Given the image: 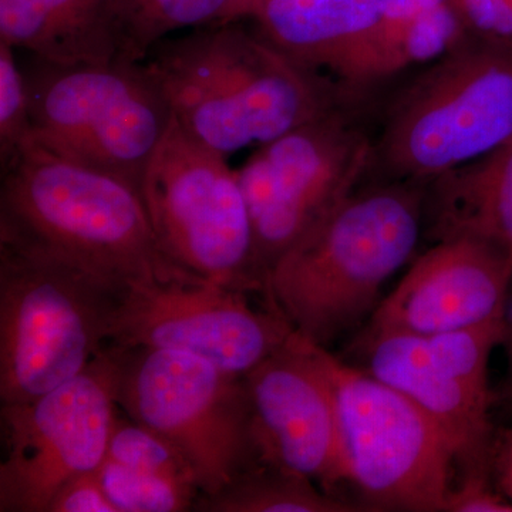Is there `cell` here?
<instances>
[{"label": "cell", "mask_w": 512, "mask_h": 512, "mask_svg": "<svg viewBox=\"0 0 512 512\" xmlns=\"http://www.w3.org/2000/svg\"><path fill=\"white\" fill-rule=\"evenodd\" d=\"M335 394L345 481L380 510L446 511L457 453L409 397L320 346Z\"/></svg>", "instance_id": "obj_9"}, {"label": "cell", "mask_w": 512, "mask_h": 512, "mask_svg": "<svg viewBox=\"0 0 512 512\" xmlns=\"http://www.w3.org/2000/svg\"><path fill=\"white\" fill-rule=\"evenodd\" d=\"M123 60L141 63L167 37L254 19L258 0H111Z\"/></svg>", "instance_id": "obj_20"}, {"label": "cell", "mask_w": 512, "mask_h": 512, "mask_svg": "<svg viewBox=\"0 0 512 512\" xmlns=\"http://www.w3.org/2000/svg\"><path fill=\"white\" fill-rule=\"evenodd\" d=\"M141 66L181 128L225 158L339 110L322 74L241 22L167 37Z\"/></svg>", "instance_id": "obj_1"}, {"label": "cell", "mask_w": 512, "mask_h": 512, "mask_svg": "<svg viewBox=\"0 0 512 512\" xmlns=\"http://www.w3.org/2000/svg\"><path fill=\"white\" fill-rule=\"evenodd\" d=\"M117 404L190 461L200 495L256 466L244 377L177 350L106 346Z\"/></svg>", "instance_id": "obj_6"}, {"label": "cell", "mask_w": 512, "mask_h": 512, "mask_svg": "<svg viewBox=\"0 0 512 512\" xmlns=\"http://www.w3.org/2000/svg\"><path fill=\"white\" fill-rule=\"evenodd\" d=\"M0 241L63 259L123 291L201 282L164 254L138 188L36 146L2 167Z\"/></svg>", "instance_id": "obj_2"}, {"label": "cell", "mask_w": 512, "mask_h": 512, "mask_svg": "<svg viewBox=\"0 0 512 512\" xmlns=\"http://www.w3.org/2000/svg\"><path fill=\"white\" fill-rule=\"evenodd\" d=\"M25 77L30 146L114 175L140 191L173 120L141 63L57 66L36 60Z\"/></svg>", "instance_id": "obj_5"}, {"label": "cell", "mask_w": 512, "mask_h": 512, "mask_svg": "<svg viewBox=\"0 0 512 512\" xmlns=\"http://www.w3.org/2000/svg\"><path fill=\"white\" fill-rule=\"evenodd\" d=\"M49 512H117L101 484L99 471L74 477L57 493Z\"/></svg>", "instance_id": "obj_27"}, {"label": "cell", "mask_w": 512, "mask_h": 512, "mask_svg": "<svg viewBox=\"0 0 512 512\" xmlns=\"http://www.w3.org/2000/svg\"><path fill=\"white\" fill-rule=\"evenodd\" d=\"M293 332L274 308H252L245 292L210 282L175 281L127 289L107 346L177 350L244 377Z\"/></svg>", "instance_id": "obj_12"}, {"label": "cell", "mask_w": 512, "mask_h": 512, "mask_svg": "<svg viewBox=\"0 0 512 512\" xmlns=\"http://www.w3.org/2000/svg\"><path fill=\"white\" fill-rule=\"evenodd\" d=\"M262 0H258L259 5H261Z\"/></svg>", "instance_id": "obj_32"}, {"label": "cell", "mask_w": 512, "mask_h": 512, "mask_svg": "<svg viewBox=\"0 0 512 512\" xmlns=\"http://www.w3.org/2000/svg\"><path fill=\"white\" fill-rule=\"evenodd\" d=\"M434 181L437 237L478 239L512 262V138Z\"/></svg>", "instance_id": "obj_18"}, {"label": "cell", "mask_w": 512, "mask_h": 512, "mask_svg": "<svg viewBox=\"0 0 512 512\" xmlns=\"http://www.w3.org/2000/svg\"><path fill=\"white\" fill-rule=\"evenodd\" d=\"M106 458L131 470L168 478L200 490L194 468L187 457L157 431L130 417H117Z\"/></svg>", "instance_id": "obj_23"}, {"label": "cell", "mask_w": 512, "mask_h": 512, "mask_svg": "<svg viewBox=\"0 0 512 512\" xmlns=\"http://www.w3.org/2000/svg\"><path fill=\"white\" fill-rule=\"evenodd\" d=\"M140 194L160 247L177 268L195 281L265 292L237 171L174 117L144 171Z\"/></svg>", "instance_id": "obj_8"}, {"label": "cell", "mask_w": 512, "mask_h": 512, "mask_svg": "<svg viewBox=\"0 0 512 512\" xmlns=\"http://www.w3.org/2000/svg\"><path fill=\"white\" fill-rule=\"evenodd\" d=\"M370 158V141L338 110L262 144L239 168L265 282L269 268L355 192Z\"/></svg>", "instance_id": "obj_11"}, {"label": "cell", "mask_w": 512, "mask_h": 512, "mask_svg": "<svg viewBox=\"0 0 512 512\" xmlns=\"http://www.w3.org/2000/svg\"><path fill=\"white\" fill-rule=\"evenodd\" d=\"M256 461L318 481H345L332 383L320 345L293 332L244 376Z\"/></svg>", "instance_id": "obj_13"}, {"label": "cell", "mask_w": 512, "mask_h": 512, "mask_svg": "<svg viewBox=\"0 0 512 512\" xmlns=\"http://www.w3.org/2000/svg\"><path fill=\"white\" fill-rule=\"evenodd\" d=\"M32 126L25 72L15 49L0 42V165L5 167L30 146Z\"/></svg>", "instance_id": "obj_25"}, {"label": "cell", "mask_w": 512, "mask_h": 512, "mask_svg": "<svg viewBox=\"0 0 512 512\" xmlns=\"http://www.w3.org/2000/svg\"><path fill=\"white\" fill-rule=\"evenodd\" d=\"M100 276L0 241V404L30 402L89 367L121 295Z\"/></svg>", "instance_id": "obj_4"}, {"label": "cell", "mask_w": 512, "mask_h": 512, "mask_svg": "<svg viewBox=\"0 0 512 512\" xmlns=\"http://www.w3.org/2000/svg\"><path fill=\"white\" fill-rule=\"evenodd\" d=\"M444 2H446V0H383L375 28L370 30L369 35L345 57V60L355 55L359 50L382 42V40L387 39V37L406 28L407 25H410V23L414 22L419 16L423 15V13H426L427 10L436 8V6ZM345 60H343V62H345ZM338 67H336V69H338Z\"/></svg>", "instance_id": "obj_28"}, {"label": "cell", "mask_w": 512, "mask_h": 512, "mask_svg": "<svg viewBox=\"0 0 512 512\" xmlns=\"http://www.w3.org/2000/svg\"><path fill=\"white\" fill-rule=\"evenodd\" d=\"M0 42L57 66L123 60L111 0H0Z\"/></svg>", "instance_id": "obj_16"}, {"label": "cell", "mask_w": 512, "mask_h": 512, "mask_svg": "<svg viewBox=\"0 0 512 512\" xmlns=\"http://www.w3.org/2000/svg\"><path fill=\"white\" fill-rule=\"evenodd\" d=\"M119 409L106 348L50 392L2 404L0 512H49L64 485L103 463Z\"/></svg>", "instance_id": "obj_10"}, {"label": "cell", "mask_w": 512, "mask_h": 512, "mask_svg": "<svg viewBox=\"0 0 512 512\" xmlns=\"http://www.w3.org/2000/svg\"><path fill=\"white\" fill-rule=\"evenodd\" d=\"M446 511L512 512V501L494 493L485 483L484 474H467L463 484L451 491Z\"/></svg>", "instance_id": "obj_29"}, {"label": "cell", "mask_w": 512, "mask_h": 512, "mask_svg": "<svg viewBox=\"0 0 512 512\" xmlns=\"http://www.w3.org/2000/svg\"><path fill=\"white\" fill-rule=\"evenodd\" d=\"M421 220L416 187L353 192L269 268L271 308L302 338L325 346L372 309L387 279L409 261Z\"/></svg>", "instance_id": "obj_3"}, {"label": "cell", "mask_w": 512, "mask_h": 512, "mask_svg": "<svg viewBox=\"0 0 512 512\" xmlns=\"http://www.w3.org/2000/svg\"><path fill=\"white\" fill-rule=\"evenodd\" d=\"M512 138V46L471 36L403 94L380 154L392 173L436 180Z\"/></svg>", "instance_id": "obj_7"}, {"label": "cell", "mask_w": 512, "mask_h": 512, "mask_svg": "<svg viewBox=\"0 0 512 512\" xmlns=\"http://www.w3.org/2000/svg\"><path fill=\"white\" fill-rule=\"evenodd\" d=\"M471 36L512 46V0H457Z\"/></svg>", "instance_id": "obj_26"}, {"label": "cell", "mask_w": 512, "mask_h": 512, "mask_svg": "<svg viewBox=\"0 0 512 512\" xmlns=\"http://www.w3.org/2000/svg\"><path fill=\"white\" fill-rule=\"evenodd\" d=\"M353 505L322 493L309 478L256 466L239 474L217 494L200 495L201 512H348Z\"/></svg>", "instance_id": "obj_21"}, {"label": "cell", "mask_w": 512, "mask_h": 512, "mask_svg": "<svg viewBox=\"0 0 512 512\" xmlns=\"http://www.w3.org/2000/svg\"><path fill=\"white\" fill-rule=\"evenodd\" d=\"M383 0H262L254 20L272 45L308 69L335 72L375 28Z\"/></svg>", "instance_id": "obj_17"}, {"label": "cell", "mask_w": 512, "mask_h": 512, "mask_svg": "<svg viewBox=\"0 0 512 512\" xmlns=\"http://www.w3.org/2000/svg\"><path fill=\"white\" fill-rule=\"evenodd\" d=\"M497 464L501 488L508 500L512 501V431L505 436Z\"/></svg>", "instance_id": "obj_30"}, {"label": "cell", "mask_w": 512, "mask_h": 512, "mask_svg": "<svg viewBox=\"0 0 512 512\" xmlns=\"http://www.w3.org/2000/svg\"><path fill=\"white\" fill-rule=\"evenodd\" d=\"M512 262L474 238L440 239L376 309L370 332L429 336L503 323Z\"/></svg>", "instance_id": "obj_14"}, {"label": "cell", "mask_w": 512, "mask_h": 512, "mask_svg": "<svg viewBox=\"0 0 512 512\" xmlns=\"http://www.w3.org/2000/svg\"><path fill=\"white\" fill-rule=\"evenodd\" d=\"M507 326V322L491 323L420 338L436 365L478 392L490 394L488 360L495 346L504 342Z\"/></svg>", "instance_id": "obj_24"}, {"label": "cell", "mask_w": 512, "mask_h": 512, "mask_svg": "<svg viewBox=\"0 0 512 512\" xmlns=\"http://www.w3.org/2000/svg\"><path fill=\"white\" fill-rule=\"evenodd\" d=\"M97 471L117 512L192 511L200 497V490L192 485L140 473L106 457Z\"/></svg>", "instance_id": "obj_22"}, {"label": "cell", "mask_w": 512, "mask_h": 512, "mask_svg": "<svg viewBox=\"0 0 512 512\" xmlns=\"http://www.w3.org/2000/svg\"><path fill=\"white\" fill-rule=\"evenodd\" d=\"M470 37L457 0H446L382 42L348 57L335 74L349 83L376 82L410 67L437 62Z\"/></svg>", "instance_id": "obj_19"}, {"label": "cell", "mask_w": 512, "mask_h": 512, "mask_svg": "<svg viewBox=\"0 0 512 512\" xmlns=\"http://www.w3.org/2000/svg\"><path fill=\"white\" fill-rule=\"evenodd\" d=\"M366 370L409 397L446 431L467 474H484L490 441V394L441 369L420 336L370 332L362 343Z\"/></svg>", "instance_id": "obj_15"}, {"label": "cell", "mask_w": 512, "mask_h": 512, "mask_svg": "<svg viewBox=\"0 0 512 512\" xmlns=\"http://www.w3.org/2000/svg\"><path fill=\"white\" fill-rule=\"evenodd\" d=\"M504 340L507 342L508 348V362H510V382H508V386H510V394L512 396V328H508V326Z\"/></svg>", "instance_id": "obj_31"}]
</instances>
